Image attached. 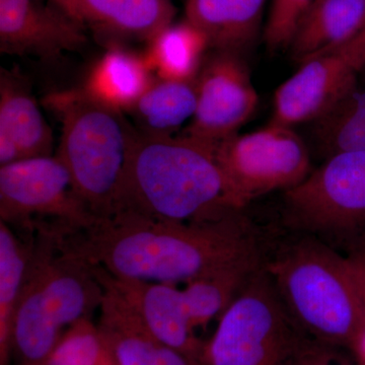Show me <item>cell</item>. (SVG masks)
Instances as JSON below:
<instances>
[{
	"mask_svg": "<svg viewBox=\"0 0 365 365\" xmlns=\"http://www.w3.org/2000/svg\"><path fill=\"white\" fill-rule=\"evenodd\" d=\"M96 62L83 88L106 105L124 113L133 107L155 78L144 55L112 45Z\"/></svg>",
	"mask_w": 365,
	"mask_h": 365,
	"instance_id": "d6986e66",
	"label": "cell"
},
{
	"mask_svg": "<svg viewBox=\"0 0 365 365\" xmlns=\"http://www.w3.org/2000/svg\"><path fill=\"white\" fill-rule=\"evenodd\" d=\"M195 81L158 78L129 110L136 130L146 135L169 136L195 114Z\"/></svg>",
	"mask_w": 365,
	"mask_h": 365,
	"instance_id": "ffe728a7",
	"label": "cell"
},
{
	"mask_svg": "<svg viewBox=\"0 0 365 365\" xmlns=\"http://www.w3.org/2000/svg\"><path fill=\"white\" fill-rule=\"evenodd\" d=\"M209 51L205 35L185 20L170 24L158 34L144 54L151 71L158 78L172 81H195Z\"/></svg>",
	"mask_w": 365,
	"mask_h": 365,
	"instance_id": "7402d4cb",
	"label": "cell"
},
{
	"mask_svg": "<svg viewBox=\"0 0 365 365\" xmlns=\"http://www.w3.org/2000/svg\"><path fill=\"white\" fill-rule=\"evenodd\" d=\"M289 222L304 228L338 230L365 220V150L327 158L307 179L285 191Z\"/></svg>",
	"mask_w": 365,
	"mask_h": 365,
	"instance_id": "9c48e42d",
	"label": "cell"
},
{
	"mask_svg": "<svg viewBox=\"0 0 365 365\" xmlns=\"http://www.w3.org/2000/svg\"><path fill=\"white\" fill-rule=\"evenodd\" d=\"M45 104L58 115L62 134L56 155L71 173L74 191L98 218L119 205L125 165L136 128L83 88L52 93Z\"/></svg>",
	"mask_w": 365,
	"mask_h": 365,
	"instance_id": "277c9868",
	"label": "cell"
},
{
	"mask_svg": "<svg viewBox=\"0 0 365 365\" xmlns=\"http://www.w3.org/2000/svg\"><path fill=\"white\" fill-rule=\"evenodd\" d=\"M35 232L20 234L0 222V365H9L14 314L32 255Z\"/></svg>",
	"mask_w": 365,
	"mask_h": 365,
	"instance_id": "44dd1931",
	"label": "cell"
},
{
	"mask_svg": "<svg viewBox=\"0 0 365 365\" xmlns=\"http://www.w3.org/2000/svg\"><path fill=\"white\" fill-rule=\"evenodd\" d=\"M360 72L346 45L307 60L275 91L270 123L292 128L316 121L357 86Z\"/></svg>",
	"mask_w": 365,
	"mask_h": 365,
	"instance_id": "8fae6325",
	"label": "cell"
},
{
	"mask_svg": "<svg viewBox=\"0 0 365 365\" xmlns=\"http://www.w3.org/2000/svg\"><path fill=\"white\" fill-rule=\"evenodd\" d=\"M42 365H119L91 319L67 329Z\"/></svg>",
	"mask_w": 365,
	"mask_h": 365,
	"instance_id": "d4e9b609",
	"label": "cell"
},
{
	"mask_svg": "<svg viewBox=\"0 0 365 365\" xmlns=\"http://www.w3.org/2000/svg\"><path fill=\"white\" fill-rule=\"evenodd\" d=\"M53 132L19 71L0 69V167L53 155Z\"/></svg>",
	"mask_w": 365,
	"mask_h": 365,
	"instance_id": "9a60e30c",
	"label": "cell"
},
{
	"mask_svg": "<svg viewBox=\"0 0 365 365\" xmlns=\"http://www.w3.org/2000/svg\"><path fill=\"white\" fill-rule=\"evenodd\" d=\"M257 267L230 269L187 283L182 288L194 329L207 325L227 309Z\"/></svg>",
	"mask_w": 365,
	"mask_h": 365,
	"instance_id": "cb8c5ba5",
	"label": "cell"
},
{
	"mask_svg": "<svg viewBox=\"0 0 365 365\" xmlns=\"http://www.w3.org/2000/svg\"><path fill=\"white\" fill-rule=\"evenodd\" d=\"M86 31L47 0H0V52L55 62L88 44Z\"/></svg>",
	"mask_w": 365,
	"mask_h": 365,
	"instance_id": "7c38bea8",
	"label": "cell"
},
{
	"mask_svg": "<svg viewBox=\"0 0 365 365\" xmlns=\"http://www.w3.org/2000/svg\"><path fill=\"white\" fill-rule=\"evenodd\" d=\"M215 144L136 130L125 165L118 211L151 220L203 222L241 206L215 158Z\"/></svg>",
	"mask_w": 365,
	"mask_h": 365,
	"instance_id": "7a4b0ae2",
	"label": "cell"
},
{
	"mask_svg": "<svg viewBox=\"0 0 365 365\" xmlns=\"http://www.w3.org/2000/svg\"><path fill=\"white\" fill-rule=\"evenodd\" d=\"M333 347L316 340L299 339L285 365H345Z\"/></svg>",
	"mask_w": 365,
	"mask_h": 365,
	"instance_id": "4316f807",
	"label": "cell"
},
{
	"mask_svg": "<svg viewBox=\"0 0 365 365\" xmlns=\"http://www.w3.org/2000/svg\"><path fill=\"white\" fill-rule=\"evenodd\" d=\"M93 266L135 307L150 332L160 342L200 364L204 343L196 337L182 289L167 283L118 279L104 269Z\"/></svg>",
	"mask_w": 365,
	"mask_h": 365,
	"instance_id": "2e32d148",
	"label": "cell"
},
{
	"mask_svg": "<svg viewBox=\"0 0 365 365\" xmlns=\"http://www.w3.org/2000/svg\"><path fill=\"white\" fill-rule=\"evenodd\" d=\"M195 114L182 135L217 144L237 134L258 106L241 55L209 50L195 78Z\"/></svg>",
	"mask_w": 365,
	"mask_h": 365,
	"instance_id": "30bf717a",
	"label": "cell"
},
{
	"mask_svg": "<svg viewBox=\"0 0 365 365\" xmlns=\"http://www.w3.org/2000/svg\"><path fill=\"white\" fill-rule=\"evenodd\" d=\"M314 123V141L327 158L365 150V90L355 86Z\"/></svg>",
	"mask_w": 365,
	"mask_h": 365,
	"instance_id": "603a6c76",
	"label": "cell"
},
{
	"mask_svg": "<svg viewBox=\"0 0 365 365\" xmlns=\"http://www.w3.org/2000/svg\"><path fill=\"white\" fill-rule=\"evenodd\" d=\"M240 212L182 223L118 211L66 240L74 253L118 279L187 284L230 269L258 267L256 242Z\"/></svg>",
	"mask_w": 365,
	"mask_h": 365,
	"instance_id": "6da1fadb",
	"label": "cell"
},
{
	"mask_svg": "<svg viewBox=\"0 0 365 365\" xmlns=\"http://www.w3.org/2000/svg\"><path fill=\"white\" fill-rule=\"evenodd\" d=\"M104 287L98 328L119 365H200L165 345L150 332L140 314L93 266Z\"/></svg>",
	"mask_w": 365,
	"mask_h": 365,
	"instance_id": "5bb4252c",
	"label": "cell"
},
{
	"mask_svg": "<svg viewBox=\"0 0 365 365\" xmlns=\"http://www.w3.org/2000/svg\"><path fill=\"white\" fill-rule=\"evenodd\" d=\"M353 54L356 57L357 61L361 67V71H365V25L362 29L361 32L354 38V39L350 41L349 43L346 44Z\"/></svg>",
	"mask_w": 365,
	"mask_h": 365,
	"instance_id": "f1b7e54d",
	"label": "cell"
},
{
	"mask_svg": "<svg viewBox=\"0 0 365 365\" xmlns=\"http://www.w3.org/2000/svg\"><path fill=\"white\" fill-rule=\"evenodd\" d=\"M347 261L354 279L356 281L357 287L359 288L365 307V258L359 257V258L348 259Z\"/></svg>",
	"mask_w": 365,
	"mask_h": 365,
	"instance_id": "83f0119b",
	"label": "cell"
},
{
	"mask_svg": "<svg viewBox=\"0 0 365 365\" xmlns=\"http://www.w3.org/2000/svg\"><path fill=\"white\" fill-rule=\"evenodd\" d=\"M215 158L242 208L269 192L294 188L312 172L302 137L289 127L271 123L220 141Z\"/></svg>",
	"mask_w": 365,
	"mask_h": 365,
	"instance_id": "ba28073f",
	"label": "cell"
},
{
	"mask_svg": "<svg viewBox=\"0 0 365 365\" xmlns=\"http://www.w3.org/2000/svg\"><path fill=\"white\" fill-rule=\"evenodd\" d=\"M266 0H187L186 20L205 35L209 50L241 55L260 31Z\"/></svg>",
	"mask_w": 365,
	"mask_h": 365,
	"instance_id": "ac0fdd59",
	"label": "cell"
},
{
	"mask_svg": "<svg viewBox=\"0 0 365 365\" xmlns=\"http://www.w3.org/2000/svg\"><path fill=\"white\" fill-rule=\"evenodd\" d=\"M267 270L295 326L324 344L360 342L365 307L347 260L319 242L302 241Z\"/></svg>",
	"mask_w": 365,
	"mask_h": 365,
	"instance_id": "5b68a950",
	"label": "cell"
},
{
	"mask_svg": "<svg viewBox=\"0 0 365 365\" xmlns=\"http://www.w3.org/2000/svg\"><path fill=\"white\" fill-rule=\"evenodd\" d=\"M109 47L150 42L173 24V0H47Z\"/></svg>",
	"mask_w": 365,
	"mask_h": 365,
	"instance_id": "4fadbf2b",
	"label": "cell"
},
{
	"mask_svg": "<svg viewBox=\"0 0 365 365\" xmlns=\"http://www.w3.org/2000/svg\"><path fill=\"white\" fill-rule=\"evenodd\" d=\"M51 223L36 225L32 255L11 334L19 365H42L67 329L100 309L104 287L93 266Z\"/></svg>",
	"mask_w": 365,
	"mask_h": 365,
	"instance_id": "3957f363",
	"label": "cell"
},
{
	"mask_svg": "<svg viewBox=\"0 0 365 365\" xmlns=\"http://www.w3.org/2000/svg\"><path fill=\"white\" fill-rule=\"evenodd\" d=\"M98 218L74 191L71 173L56 155L0 167V222L20 234L49 222L66 234L91 227Z\"/></svg>",
	"mask_w": 365,
	"mask_h": 365,
	"instance_id": "52a82bcc",
	"label": "cell"
},
{
	"mask_svg": "<svg viewBox=\"0 0 365 365\" xmlns=\"http://www.w3.org/2000/svg\"><path fill=\"white\" fill-rule=\"evenodd\" d=\"M314 0H273L265 28L266 44L271 50L289 47L300 21Z\"/></svg>",
	"mask_w": 365,
	"mask_h": 365,
	"instance_id": "484cf974",
	"label": "cell"
},
{
	"mask_svg": "<svg viewBox=\"0 0 365 365\" xmlns=\"http://www.w3.org/2000/svg\"><path fill=\"white\" fill-rule=\"evenodd\" d=\"M297 328L269 274L256 270L204 343L200 365H285Z\"/></svg>",
	"mask_w": 365,
	"mask_h": 365,
	"instance_id": "8992f818",
	"label": "cell"
},
{
	"mask_svg": "<svg viewBox=\"0 0 365 365\" xmlns=\"http://www.w3.org/2000/svg\"><path fill=\"white\" fill-rule=\"evenodd\" d=\"M365 25V0H314L289 47L295 61L334 51L354 39Z\"/></svg>",
	"mask_w": 365,
	"mask_h": 365,
	"instance_id": "e0dca14e",
	"label": "cell"
}]
</instances>
